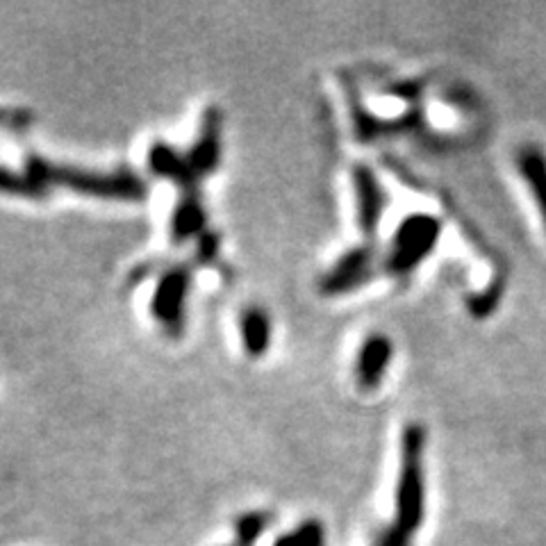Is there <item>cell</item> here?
I'll use <instances>...</instances> for the list:
<instances>
[{
    "mask_svg": "<svg viewBox=\"0 0 546 546\" xmlns=\"http://www.w3.org/2000/svg\"><path fill=\"white\" fill-rule=\"evenodd\" d=\"M426 430L419 424L405 426L401 437V474L396 487L394 528L412 535L426 515V476H424Z\"/></svg>",
    "mask_w": 546,
    "mask_h": 546,
    "instance_id": "cell-1",
    "label": "cell"
},
{
    "mask_svg": "<svg viewBox=\"0 0 546 546\" xmlns=\"http://www.w3.org/2000/svg\"><path fill=\"white\" fill-rule=\"evenodd\" d=\"M440 235L442 221L435 214H410L392 237V246L385 258V271L392 276H408L435 251Z\"/></svg>",
    "mask_w": 546,
    "mask_h": 546,
    "instance_id": "cell-2",
    "label": "cell"
},
{
    "mask_svg": "<svg viewBox=\"0 0 546 546\" xmlns=\"http://www.w3.org/2000/svg\"><path fill=\"white\" fill-rule=\"evenodd\" d=\"M189 283H192V273H189V269L176 267L164 273L160 278V285H157L153 299V314L169 333H180Z\"/></svg>",
    "mask_w": 546,
    "mask_h": 546,
    "instance_id": "cell-3",
    "label": "cell"
},
{
    "mask_svg": "<svg viewBox=\"0 0 546 546\" xmlns=\"http://www.w3.org/2000/svg\"><path fill=\"white\" fill-rule=\"evenodd\" d=\"M394 358V344L387 335H369L355 358V380L360 390L374 392L383 383Z\"/></svg>",
    "mask_w": 546,
    "mask_h": 546,
    "instance_id": "cell-4",
    "label": "cell"
},
{
    "mask_svg": "<svg viewBox=\"0 0 546 546\" xmlns=\"http://www.w3.org/2000/svg\"><path fill=\"white\" fill-rule=\"evenodd\" d=\"M374 248L371 246H360L353 248L351 253H346L342 260L335 264V269L328 273L324 285V294H346L351 289L360 287L367 283L374 273Z\"/></svg>",
    "mask_w": 546,
    "mask_h": 546,
    "instance_id": "cell-5",
    "label": "cell"
},
{
    "mask_svg": "<svg viewBox=\"0 0 546 546\" xmlns=\"http://www.w3.org/2000/svg\"><path fill=\"white\" fill-rule=\"evenodd\" d=\"M355 185V208H358V223L362 233L374 239L380 226V217L385 210V194L376 178V173L369 167H358L353 173Z\"/></svg>",
    "mask_w": 546,
    "mask_h": 546,
    "instance_id": "cell-6",
    "label": "cell"
},
{
    "mask_svg": "<svg viewBox=\"0 0 546 546\" xmlns=\"http://www.w3.org/2000/svg\"><path fill=\"white\" fill-rule=\"evenodd\" d=\"M517 171L524 178L526 187L531 189L542 223L546 228V153L540 146L526 144L517 153Z\"/></svg>",
    "mask_w": 546,
    "mask_h": 546,
    "instance_id": "cell-7",
    "label": "cell"
},
{
    "mask_svg": "<svg viewBox=\"0 0 546 546\" xmlns=\"http://www.w3.org/2000/svg\"><path fill=\"white\" fill-rule=\"evenodd\" d=\"M242 339L244 349L251 358H260L267 353L271 342V321L262 308H246L242 314Z\"/></svg>",
    "mask_w": 546,
    "mask_h": 546,
    "instance_id": "cell-8",
    "label": "cell"
},
{
    "mask_svg": "<svg viewBox=\"0 0 546 546\" xmlns=\"http://www.w3.org/2000/svg\"><path fill=\"white\" fill-rule=\"evenodd\" d=\"M273 546H326V531L321 521L310 519L296 528V531L287 533Z\"/></svg>",
    "mask_w": 546,
    "mask_h": 546,
    "instance_id": "cell-9",
    "label": "cell"
},
{
    "mask_svg": "<svg viewBox=\"0 0 546 546\" xmlns=\"http://www.w3.org/2000/svg\"><path fill=\"white\" fill-rule=\"evenodd\" d=\"M269 512H248L237 521V540L230 546H251L269 526Z\"/></svg>",
    "mask_w": 546,
    "mask_h": 546,
    "instance_id": "cell-10",
    "label": "cell"
},
{
    "mask_svg": "<svg viewBox=\"0 0 546 546\" xmlns=\"http://www.w3.org/2000/svg\"><path fill=\"white\" fill-rule=\"evenodd\" d=\"M376 546H410V535L396 531V528L392 526L390 531L380 537V542Z\"/></svg>",
    "mask_w": 546,
    "mask_h": 546,
    "instance_id": "cell-11",
    "label": "cell"
}]
</instances>
